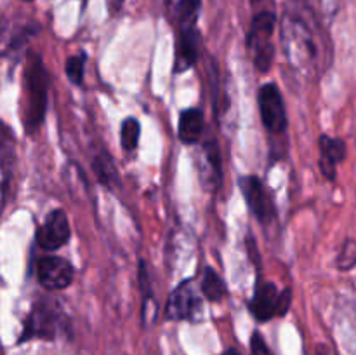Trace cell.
Returning <instances> with one entry per match:
<instances>
[{"mask_svg":"<svg viewBox=\"0 0 356 355\" xmlns=\"http://www.w3.org/2000/svg\"><path fill=\"white\" fill-rule=\"evenodd\" d=\"M24 93H26V110H24V127L33 134L42 125L47 111L49 75L42 58L31 54L24 70Z\"/></svg>","mask_w":356,"mask_h":355,"instance_id":"1","label":"cell"},{"mask_svg":"<svg viewBox=\"0 0 356 355\" xmlns=\"http://www.w3.org/2000/svg\"><path fill=\"white\" fill-rule=\"evenodd\" d=\"M320 171L329 181L336 180L337 164H341L346 157V143L339 138H330V136H320Z\"/></svg>","mask_w":356,"mask_h":355,"instance_id":"12","label":"cell"},{"mask_svg":"<svg viewBox=\"0 0 356 355\" xmlns=\"http://www.w3.org/2000/svg\"><path fill=\"white\" fill-rule=\"evenodd\" d=\"M238 187L242 190L243 198H245L250 212L256 216L257 221L261 225H268V223L273 221L275 216H277V209H275L273 197H271L266 184L252 174V176L240 178Z\"/></svg>","mask_w":356,"mask_h":355,"instance_id":"6","label":"cell"},{"mask_svg":"<svg viewBox=\"0 0 356 355\" xmlns=\"http://www.w3.org/2000/svg\"><path fill=\"white\" fill-rule=\"evenodd\" d=\"M86 61L87 56L83 52L75 56H70L65 63V72L68 79L72 80L75 86H82L83 84V73H86Z\"/></svg>","mask_w":356,"mask_h":355,"instance_id":"18","label":"cell"},{"mask_svg":"<svg viewBox=\"0 0 356 355\" xmlns=\"http://www.w3.org/2000/svg\"><path fill=\"white\" fill-rule=\"evenodd\" d=\"M291 289L280 291L273 282H263L257 284L256 292L249 303V310L257 322H268L275 317H284L291 308Z\"/></svg>","mask_w":356,"mask_h":355,"instance_id":"4","label":"cell"},{"mask_svg":"<svg viewBox=\"0 0 356 355\" xmlns=\"http://www.w3.org/2000/svg\"><path fill=\"white\" fill-rule=\"evenodd\" d=\"M284 44L287 49V54L292 51H298L292 59H302V61H309L315 59L316 49L313 44V37L306 24L302 21L296 19V17L285 16L284 19Z\"/></svg>","mask_w":356,"mask_h":355,"instance_id":"10","label":"cell"},{"mask_svg":"<svg viewBox=\"0 0 356 355\" xmlns=\"http://www.w3.org/2000/svg\"><path fill=\"white\" fill-rule=\"evenodd\" d=\"M202 52V35L197 28L177 30L174 45V73H183L195 66Z\"/></svg>","mask_w":356,"mask_h":355,"instance_id":"11","label":"cell"},{"mask_svg":"<svg viewBox=\"0 0 356 355\" xmlns=\"http://www.w3.org/2000/svg\"><path fill=\"white\" fill-rule=\"evenodd\" d=\"M202 294L212 303H219L228 294L226 282L222 281L221 275L212 267H205L204 277H202Z\"/></svg>","mask_w":356,"mask_h":355,"instance_id":"15","label":"cell"},{"mask_svg":"<svg viewBox=\"0 0 356 355\" xmlns=\"http://www.w3.org/2000/svg\"><path fill=\"white\" fill-rule=\"evenodd\" d=\"M139 136H141V124L136 117L124 118L120 125V145L125 152H134L139 145Z\"/></svg>","mask_w":356,"mask_h":355,"instance_id":"17","label":"cell"},{"mask_svg":"<svg viewBox=\"0 0 356 355\" xmlns=\"http://www.w3.org/2000/svg\"><path fill=\"white\" fill-rule=\"evenodd\" d=\"M336 265L337 268L343 271H348L356 267V240L355 239H348L346 242H344V246L341 247L339 256H337Z\"/></svg>","mask_w":356,"mask_h":355,"instance_id":"19","label":"cell"},{"mask_svg":"<svg viewBox=\"0 0 356 355\" xmlns=\"http://www.w3.org/2000/svg\"><path fill=\"white\" fill-rule=\"evenodd\" d=\"M252 2H259V0H252Z\"/></svg>","mask_w":356,"mask_h":355,"instance_id":"24","label":"cell"},{"mask_svg":"<svg viewBox=\"0 0 356 355\" xmlns=\"http://www.w3.org/2000/svg\"><path fill=\"white\" fill-rule=\"evenodd\" d=\"M221 355H242V354H240L238 350H235V348H228V350H226L225 354H221Z\"/></svg>","mask_w":356,"mask_h":355,"instance_id":"23","label":"cell"},{"mask_svg":"<svg viewBox=\"0 0 356 355\" xmlns=\"http://www.w3.org/2000/svg\"><path fill=\"white\" fill-rule=\"evenodd\" d=\"M68 216L61 209H54L47 214L45 221L37 230V244L44 251H58L70 240Z\"/></svg>","mask_w":356,"mask_h":355,"instance_id":"9","label":"cell"},{"mask_svg":"<svg viewBox=\"0 0 356 355\" xmlns=\"http://www.w3.org/2000/svg\"><path fill=\"white\" fill-rule=\"evenodd\" d=\"M10 157H13V146L9 145L7 152L3 153V160L0 157V211L3 209V204H6V197H7V187H9V178H10V171H9V164H10Z\"/></svg>","mask_w":356,"mask_h":355,"instance_id":"20","label":"cell"},{"mask_svg":"<svg viewBox=\"0 0 356 355\" xmlns=\"http://www.w3.org/2000/svg\"><path fill=\"white\" fill-rule=\"evenodd\" d=\"M205 131V117L200 108H186L179 113L177 138L184 145H195L202 139Z\"/></svg>","mask_w":356,"mask_h":355,"instance_id":"14","label":"cell"},{"mask_svg":"<svg viewBox=\"0 0 356 355\" xmlns=\"http://www.w3.org/2000/svg\"><path fill=\"white\" fill-rule=\"evenodd\" d=\"M250 355H273L263 334L257 333V331L250 336Z\"/></svg>","mask_w":356,"mask_h":355,"instance_id":"22","label":"cell"},{"mask_svg":"<svg viewBox=\"0 0 356 355\" xmlns=\"http://www.w3.org/2000/svg\"><path fill=\"white\" fill-rule=\"evenodd\" d=\"M202 0H165V13L177 30L193 28L200 13Z\"/></svg>","mask_w":356,"mask_h":355,"instance_id":"13","label":"cell"},{"mask_svg":"<svg viewBox=\"0 0 356 355\" xmlns=\"http://www.w3.org/2000/svg\"><path fill=\"white\" fill-rule=\"evenodd\" d=\"M202 312V301L195 292L191 281H184L170 292L165 315L170 320H195Z\"/></svg>","mask_w":356,"mask_h":355,"instance_id":"8","label":"cell"},{"mask_svg":"<svg viewBox=\"0 0 356 355\" xmlns=\"http://www.w3.org/2000/svg\"><path fill=\"white\" fill-rule=\"evenodd\" d=\"M275 21H277L275 14L264 10L254 17L249 33H247V47L252 52L256 70L261 73L270 72L271 63H273L275 47L271 44V35L275 30Z\"/></svg>","mask_w":356,"mask_h":355,"instance_id":"3","label":"cell"},{"mask_svg":"<svg viewBox=\"0 0 356 355\" xmlns=\"http://www.w3.org/2000/svg\"><path fill=\"white\" fill-rule=\"evenodd\" d=\"M261 120L271 134H284L287 129V111L277 84H264L257 93Z\"/></svg>","mask_w":356,"mask_h":355,"instance_id":"5","label":"cell"},{"mask_svg":"<svg viewBox=\"0 0 356 355\" xmlns=\"http://www.w3.org/2000/svg\"><path fill=\"white\" fill-rule=\"evenodd\" d=\"M37 278L42 287L49 291H61L72 285L75 268L61 256H44L37 261Z\"/></svg>","mask_w":356,"mask_h":355,"instance_id":"7","label":"cell"},{"mask_svg":"<svg viewBox=\"0 0 356 355\" xmlns=\"http://www.w3.org/2000/svg\"><path fill=\"white\" fill-rule=\"evenodd\" d=\"M92 169L99 183L104 184V187H111L113 183H117V169H115L113 160H111L108 153L101 152L99 155L94 157Z\"/></svg>","mask_w":356,"mask_h":355,"instance_id":"16","label":"cell"},{"mask_svg":"<svg viewBox=\"0 0 356 355\" xmlns=\"http://www.w3.org/2000/svg\"><path fill=\"white\" fill-rule=\"evenodd\" d=\"M204 150H205V159H207V162L211 164V169L212 173H214L216 176V181H221V153H219V146L218 143H216L214 138L209 139L207 143L204 145Z\"/></svg>","mask_w":356,"mask_h":355,"instance_id":"21","label":"cell"},{"mask_svg":"<svg viewBox=\"0 0 356 355\" xmlns=\"http://www.w3.org/2000/svg\"><path fill=\"white\" fill-rule=\"evenodd\" d=\"M63 327V313L56 301H49V299H40L33 305L30 315L24 320L23 334L19 338V343L28 340H38L51 341L56 340Z\"/></svg>","mask_w":356,"mask_h":355,"instance_id":"2","label":"cell"}]
</instances>
